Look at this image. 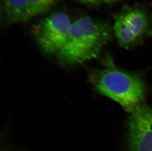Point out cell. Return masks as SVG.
<instances>
[{"label":"cell","instance_id":"6da1fadb","mask_svg":"<svg viewBox=\"0 0 152 151\" xmlns=\"http://www.w3.org/2000/svg\"><path fill=\"white\" fill-rule=\"evenodd\" d=\"M112 32L106 22L88 16L81 17L72 22L66 41L57 57L69 65L95 59L110 41Z\"/></svg>","mask_w":152,"mask_h":151},{"label":"cell","instance_id":"7a4b0ae2","mask_svg":"<svg viewBox=\"0 0 152 151\" xmlns=\"http://www.w3.org/2000/svg\"><path fill=\"white\" fill-rule=\"evenodd\" d=\"M104 64V68L91 71L89 75L91 83L99 93L132 113L144 98V83L137 76L117 68L109 56L105 57Z\"/></svg>","mask_w":152,"mask_h":151},{"label":"cell","instance_id":"3957f363","mask_svg":"<svg viewBox=\"0 0 152 151\" xmlns=\"http://www.w3.org/2000/svg\"><path fill=\"white\" fill-rule=\"evenodd\" d=\"M112 30L124 48L141 44L152 36V12L142 6H124L114 17Z\"/></svg>","mask_w":152,"mask_h":151},{"label":"cell","instance_id":"277c9868","mask_svg":"<svg viewBox=\"0 0 152 151\" xmlns=\"http://www.w3.org/2000/svg\"><path fill=\"white\" fill-rule=\"evenodd\" d=\"M72 23L66 13L57 12L36 25L34 36L43 51L57 56L66 41Z\"/></svg>","mask_w":152,"mask_h":151},{"label":"cell","instance_id":"5b68a950","mask_svg":"<svg viewBox=\"0 0 152 151\" xmlns=\"http://www.w3.org/2000/svg\"><path fill=\"white\" fill-rule=\"evenodd\" d=\"M126 142L128 151H152V107L140 105L131 113Z\"/></svg>","mask_w":152,"mask_h":151},{"label":"cell","instance_id":"8992f818","mask_svg":"<svg viewBox=\"0 0 152 151\" xmlns=\"http://www.w3.org/2000/svg\"><path fill=\"white\" fill-rule=\"evenodd\" d=\"M28 0H3L6 21L9 24L24 22Z\"/></svg>","mask_w":152,"mask_h":151},{"label":"cell","instance_id":"52a82bcc","mask_svg":"<svg viewBox=\"0 0 152 151\" xmlns=\"http://www.w3.org/2000/svg\"><path fill=\"white\" fill-rule=\"evenodd\" d=\"M58 1V0H28L24 21L48 12Z\"/></svg>","mask_w":152,"mask_h":151},{"label":"cell","instance_id":"ba28073f","mask_svg":"<svg viewBox=\"0 0 152 151\" xmlns=\"http://www.w3.org/2000/svg\"><path fill=\"white\" fill-rule=\"evenodd\" d=\"M79 3L85 4H98L103 1V0H76Z\"/></svg>","mask_w":152,"mask_h":151},{"label":"cell","instance_id":"9c48e42d","mask_svg":"<svg viewBox=\"0 0 152 151\" xmlns=\"http://www.w3.org/2000/svg\"><path fill=\"white\" fill-rule=\"evenodd\" d=\"M120 0H103V2L106 4H111L119 1Z\"/></svg>","mask_w":152,"mask_h":151}]
</instances>
